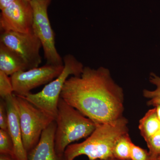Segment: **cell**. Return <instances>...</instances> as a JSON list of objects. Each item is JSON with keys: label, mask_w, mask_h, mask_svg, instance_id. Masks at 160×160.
I'll return each instance as SVG.
<instances>
[{"label": "cell", "mask_w": 160, "mask_h": 160, "mask_svg": "<svg viewBox=\"0 0 160 160\" xmlns=\"http://www.w3.org/2000/svg\"><path fill=\"white\" fill-rule=\"evenodd\" d=\"M61 98L97 125L113 122L123 117V89L105 67H84L79 76L68 78Z\"/></svg>", "instance_id": "obj_1"}, {"label": "cell", "mask_w": 160, "mask_h": 160, "mask_svg": "<svg viewBox=\"0 0 160 160\" xmlns=\"http://www.w3.org/2000/svg\"><path fill=\"white\" fill-rule=\"evenodd\" d=\"M127 125L128 121L122 117L113 122L97 125L84 142L68 146L64 152L65 160H74L81 155L86 156L89 160L114 158L115 144L122 136L128 133Z\"/></svg>", "instance_id": "obj_2"}, {"label": "cell", "mask_w": 160, "mask_h": 160, "mask_svg": "<svg viewBox=\"0 0 160 160\" xmlns=\"http://www.w3.org/2000/svg\"><path fill=\"white\" fill-rule=\"evenodd\" d=\"M57 127L55 134V148L60 156H64L65 150L72 142L88 137L97 125L66 102L62 98L59 100Z\"/></svg>", "instance_id": "obj_3"}, {"label": "cell", "mask_w": 160, "mask_h": 160, "mask_svg": "<svg viewBox=\"0 0 160 160\" xmlns=\"http://www.w3.org/2000/svg\"><path fill=\"white\" fill-rule=\"evenodd\" d=\"M63 59L64 69L58 77L48 83L39 92H29L22 97L54 120L57 117L58 103L66 80L71 75L79 76L84 68L82 63L72 55H66Z\"/></svg>", "instance_id": "obj_4"}, {"label": "cell", "mask_w": 160, "mask_h": 160, "mask_svg": "<svg viewBox=\"0 0 160 160\" xmlns=\"http://www.w3.org/2000/svg\"><path fill=\"white\" fill-rule=\"evenodd\" d=\"M15 96L23 145L28 153L37 145L44 129L54 120L24 98Z\"/></svg>", "instance_id": "obj_5"}, {"label": "cell", "mask_w": 160, "mask_h": 160, "mask_svg": "<svg viewBox=\"0 0 160 160\" xmlns=\"http://www.w3.org/2000/svg\"><path fill=\"white\" fill-rule=\"evenodd\" d=\"M52 0H32L33 13L32 30L42 43L46 64L62 66V58L57 50L55 39L48 14Z\"/></svg>", "instance_id": "obj_6"}, {"label": "cell", "mask_w": 160, "mask_h": 160, "mask_svg": "<svg viewBox=\"0 0 160 160\" xmlns=\"http://www.w3.org/2000/svg\"><path fill=\"white\" fill-rule=\"evenodd\" d=\"M0 43L18 54L26 63L28 70L39 67L42 63L40 54L42 43L33 32H2Z\"/></svg>", "instance_id": "obj_7"}, {"label": "cell", "mask_w": 160, "mask_h": 160, "mask_svg": "<svg viewBox=\"0 0 160 160\" xmlns=\"http://www.w3.org/2000/svg\"><path fill=\"white\" fill-rule=\"evenodd\" d=\"M64 67V65L46 64L41 67L16 72L10 76L14 94L24 97L34 88L50 82L60 75Z\"/></svg>", "instance_id": "obj_8"}, {"label": "cell", "mask_w": 160, "mask_h": 160, "mask_svg": "<svg viewBox=\"0 0 160 160\" xmlns=\"http://www.w3.org/2000/svg\"><path fill=\"white\" fill-rule=\"evenodd\" d=\"M33 9L30 2L17 0L1 11L0 29L1 32H33Z\"/></svg>", "instance_id": "obj_9"}, {"label": "cell", "mask_w": 160, "mask_h": 160, "mask_svg": "<svg viewBox=\"0 0 160 160\" xmlns=\"http://www.w3.org/2000/svg\"><path fill=\"white\" fill-rule=\"evenodd\" d=\"M8 116V132L14 146V160H28V153L23 145L18 110L15 94L3 99Z\"/></svg>", "instance_id": "obj_10"}, {"label": "cell", "mask_w": 160, "mask_h": 160, "mask_svg": "<svg viewBox=\"0 0 160 160\" xmlns=\"http://www.w3.org/2000/svg\"><path fill=\"white\" fill-rule=\"evenodd\" d=\"M57 124L55 120L44 129L37 145L28 153V160H65L60 156L55 148V134Z\"/></svg>", "instance_id": "obj_11"}, {"label": "cell", "mask_w": 160, "mask_h": 160, "mask_svg": "<svg viewBox=\"0 0 160 160\" xmlns=\"http://www.w3.org/2000/svg\"><path fill=\"white\" fill-rule=\"evenodd\" d=\"M28 70L24 60L15 52L0 43V71L8 76Z\"/></svg>", "instance_id": "obj_12"}, {"label": "cell", "mask_w": 160, "mask_h": 160, "mask_svg": "<svg viewBox=\"0 0 160 160\" xmlns=\"http://www.w3.org/2000/svg\"><path fill=\"white\" fill-rule=\"evenodd\" d=\"M139 129L145 141L160 131V121L156 108L149 110L140 120Z\"/></svg>", "instance_id": "obj_13"}, {"label": "cell", "mask_w": 160, "mask_h": 160, "mask_svg": "<svg viewBox=\"0 0 160 160\" xmlns=\"http://www.w3.org/2000/svg\"><path fill=\"white\" fill-rule=\"evenodd\" d=\"M132 143L128 133L123 135L117 141L113 149V156L118 160H130Z\"/></svg>", "instance_id": "obj_14"}, {"label": "cell", "mask_w": 160, "mask_h": 160, "mask_svg": "<svg viewBox=\"0 0 160 160\" xmlns=\"http://www.w3.org/2000/svg\"><path fill=\"white\" fill-rule=\"evenodd\" d=\"M149 81L156 86V88L152 91L145 89L143 91V95L149 100L148 105L156 107L160 105V77L154 73H151Z\"/></svg>", "instance_id": "obj_15"}, {"label": "cell", "mask_w": 160, "mask_h": 160, "mask_svg": "<svg viewBox=\"0 0 160 160\" xmlns=\"http://www.w3.org/2000/svg\"><path fill=\"white\" fill-rule=\"evenodd\" d=\"M0 154L14 159V146L9 132L0 129Z\"/></svg>", "instance_id": "obj_16"}, {"label": "cell", "mask_w": 160, "mask_h": 160, "mask_svg": "<svg viewBox=\"0 0 160 160\" xmlns=\"http://www.w3.org/2000/svg\"><path fill=\"white\" fill-rule=\"evenodd\" d=\"M13 94L14 91L10 77L9 78V76L0 71V96L1 99H4Z\"/></svg>", "instance_id": "obj_17"}, {"label": "cell", "mask_w": 160, "mask_h": 160, "mask_svg": "<svg viewBox=\"0 0 160 160\" xmlns=\"http://www.w3.org/2000/svg\"><path fill=\"white\" fill-rule=\"evenodd\" d=\"M149 149V154L152 159L160 156V131L145 141Z\"/></svg>", "instance_id": "obj_18"}, {"label": "cell", "mask_w": 160, "mask_h": 160, "mask_svg": "<svg viewBox=\"0 0 160 160\" xmlns=\"http://www.w3.org/2000/svg\"><path fill=\"white\" fill-rule=\"evenodd\" d=\"M149 152L132 142L130 150V160H151Z\"/></svg>", "instance_id": "obj_19"}, {"label": "cell", "mask_w": 160, "mask_h": 160, "mask_svg": "<svg viewBox=\"0 0 160 160\" xmlns=\"http://www.w3.org/2000/svg\"><path fill=\"white\" fill-rule=\"evenodd\" d=\"M0 128L8 131V116L6 103L2 99L0 101Z\"/></svg>", "instance_id": "obj_20"}, {"label": "cell", "mask_w": 160, "mask_h": 160, "mask_svg": "<svg viewBox=\"0 0 160 160\" xmlns=\"http://www.w3.org/2000/svg\"><path fill=\"white\" fill-rule=\"evenodd\" d=\"M17 0H0V9L1 11L10 6Z\"/></svg>", "instance_id": "obj_21"}, {"label": "cell", "mask_w": 160, "mask_h": 160, "mask_svg": "<svg viewBox=\"0 0 160 160\" xmlns=\"http://www.w3.org/2000/svg\"><path fill=\"white\" fill-rule=\"evenodd\" d=\"M0 160H14L11 157L8 156L1 154L0 155Z\"/></svg>", "instance_id": "obj_22"}, {"label": "cell", "mask_w": 160, "mask_h": 160, "mask_svg": "<svg viewBox=\"0 0 160 160\" xmlns=\"http://www.w3.org/2000/svg\"><path fill=\"white\" fill-rule=\"evenodd\" d=\"M156 109L157 113L158 118L160 121V105L155 107Z\"/></svg>", "instance_id": "obj_23"}, {"label": "cell", "mask_w": 160, "mask_h": 160, "mask_svg": "<svg viewBox=\"0 0 160 160\" xmlns=\"http://www.w3.org/2000/svg\"><path fill=\"white\" fill-rule=\"evenodd\" d=\"M100 160H117V159L114 158H112L108 159Z\"/></svg>", "instance_id": "obj_24"}, {"label": "cell", "mask_w": 160, "mask_h": 160, "mask_svg": "<svg viewBox=\"0 0 160 160\" xmlns=\"http://www.w3.org/2000/svg\"><path fill=\"white\" fill-rule=\"evenodd\" d=\"M157 159L158 160H160V156Z\"/></svg>", "instance_id": "obj_25"}, {"label": "cell", "mask_w": 160, "mask_h": 160, "mask_svg": "<svg viewBox=\"0 0 160 160\" xmlns=\"http://www.w3.org/2000/svg\"><path fill=\"white\" fill-rule=\"evenodd\" d=\"M151 160H158L157 159H152Z\"/></svg>", "instance_id": "obj_26"}, {"label": "cell", "mask_w": 160, "mask_h": 160, "mask_svg": "<svg viewBox=\"0 0 160 160\" xmlns=\"http://www.w3.org/2000/svg\"><path fill=\"white\" fill-rule=\"evenodd\" d=\"M27 1H29V2H30V1H32V0H27Z\"/></svg>", "instance_id": "obj_27"}, {"label": "cell", "mask_w": 160, "mask_h": 160, "mask_svg": "<svg viewBox=\"0 0 160 160\" xmlns=\"http://www.w3.org/2000/svg\"><path fill=\"white\" fill-rule=\"evenodd\" d=\"M117 160H118V159H117Z\"/></svg>", "instance_id": "obj_28"}, {"label": "cell", "mask_w": 160, "mask_h": 160, "mask_svg": "<svg viewBox=\"0 0 160 160\" xmlns=\"http://www.w3.org/2000/svg\"></svg>", "instance_id": "obj_29"}]
</instances>
